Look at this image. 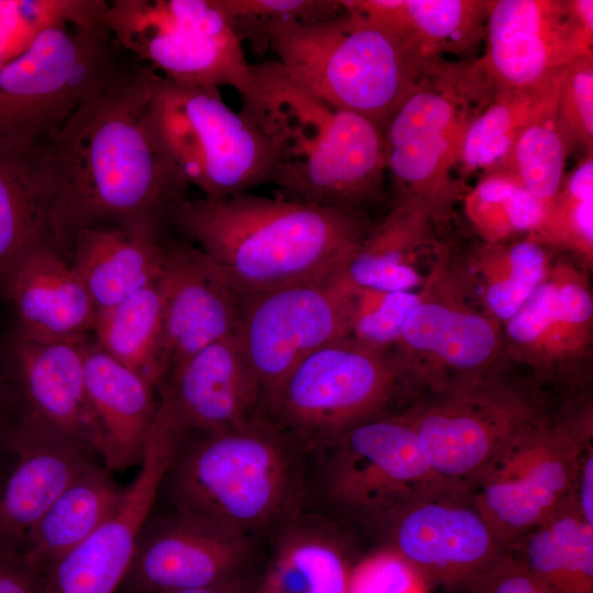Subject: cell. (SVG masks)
Returning <instances> with one entry per match:
<instances>
[{
	"mask_svg": "<svg viewBox=\"0 0 593 593\" xmlns=\"http://www.w3.org/2000/svg\"><path fill=\"white\" fill-rule=\"evenodd\" d=\"M157 72L125 63L38 146L53 189L52 244L68 254L76 235L97 226L168 223L190 187L163 148L148 105Z\"/></svg>",
	"mask_w": 593,
	"mask_h": 593,
	"instance_id": "obj_1",
	"label": "cell"
},
{
	"mask_svg": "<svg viewBox=\"0 0 593 593\" xmlns=\"http://www.w3.org/2000/svg\"><path fill=\"white\" fill-rule=\"evenodd\" d=\"M168 223L219 266L242 299L337 272L372 226L363 211L250 192L186 198Z\"/></svg>",
	"mask_w": 593,
	"mask_h": 593,
	"instance_id": "obj_2",
	"label": "cell"
},
{
	"mask_svg": "<svg viewBox=\"0 0 593 593\" xmlns=\"http://www.w3.org/2000/svg\"><path fill=\"white\" fill-rule=\"evenodd\" d=\"M251 71L256 91L242 112L272 149L270 182L281 198L363 212L378 201L387 174L382 128L318 99L276 59Z\"/></svg>",
	"mask_w": 593,
	"mask_h": 593,
	"instance_id": "obj_3",
	"label": "cell"
},
{
	"mask_svg": "<svg viewBox=\"0 0 593 593\" xmlns=\"http://www.w3.org/2000/svg\"><path fill=\"white\" fill-rule=\"evenodd\" d=\"M164 482L177 515L249 539L282 517L294 495L290 435L264 413L225 429L187 434Z\"/></svg>",
	"mask_w": 593,
	"mask_h": 593,
	"instance_id": "obj_4",
	"label": "cell"
},
{
	"mask_svg": "<svg viewBox=\"0 0 593 593\" xmlns=\"http://www.w3.org/2000/svg\"><path fill=\"white\" fill-rule=\"evenodd\" d=\"M342 3L334 16L276 27L267 47L302 88L383 128L430 58Z\"/></svg>",
	"mask_w": 593,
	"mask_h": 593,
	"instance_id": "obj_5",
	"label": "cell"
},
{
	"mask_svg": "<svg viewBox=\"0 0 593 593\" xmlns=\"http://www.w3.org/2000/svg\"><path fill=\"white\" fill-rule=\"evenodd\" d=\"M494 93L478 59H428L382 128L385 169L396 201L424 203L437 222L449 216L463 191L451 172L466 132Z\"/></svg>",
	"mask_w": 593,
	"mask_h": 593,
	"instance_id": "obj_6",
	"label": "cell"
},
{
	"mask_svg": "<svg viewBox=\"0 0 593 593\" xmlns=\"http://www.w3.org/2000/svg\"><path fill=\"white\" fill-rule=\"evenodd\" d=\"M102 16L43 31L0 69V154L31 155L125 64Z\"/></svg>",
	"mask_w": 593,
	"mask_h": 593,
	"instance_id": "obj_7",
	"label": "cell"
},
{
	"mask_svg": "<svg viewBox=\"0 0 593 593\" xmlns=\"http://www.w3.org/2000/svg\"><path fill=\"white\" fill-rule=\"evenodd\" d=\"M552 412L536 385L494 371L427 392L400 413L436 473L468 485L513 440Z\"/></svg>",
	"mask_w": 593,
	"mask_h": 593,
	"instance_id": "obj_8",
	"label": "cell"
},
{
	"mask_svg": "<svg viewBox=\"0 0 593 593\" xmlns=\"http://www.w3.org/2000/svg\"><path fill=\"white\" fill-rule=\"evenodd\" d=\"M148 114L166 154L203 197H230L270 182L275 158L268 141L217 88L174 82L157 72Z\"/></svg>",
	"mask_w": 593,
	"mask_h": 593,
	"instance_id": "obj_9",
	"label": "cell"
},
{
	"mask_svg": "<svg viewBox=\"0 0 593 593\" xmlns=\"http://www.w3.org/2000/svg\"><path fill=\"white\" fill-rule=\"evenodd\" d=\"M592 414L591 403L553 411L467 485L507 548L574 494L582 458L593 445Z\"/></svg>",
	"mask_w": 593,
	"mask_h": 593,
	"instance_id": "obj_10",
	"label": "cell"
},
{
	"mask_svg": "<svg viewBox=\"0 0 593 593\" xmlns=\"http://www.w3.org/2000/svg\"><path fill=\"white\" fill-rule=\"evenodd\" d=\"M102 21L120 48L178 83L255 96L243 43L214 0H112Z\"/></svg>",
	"mask_w": 593,
	"mask_h": 593,
	"instance_id": "obj_11",
	"label": "cell"
},
{
	"mask_svg": "<svg viewBox=\"0 0 593 593\" xmlns=\"http://www.w3.org/2000/svg\"><path fill=\"white\" fill-rule=\"evenodd\" d=\"M414 388L395 357L350 338L305 357L265 401V415L290 436L328 445L347 429L382 415Z\"/></svg>",
	"mask_w": 593,
	"mask_h": 593,
	"instance_id": "obj_12",
	"label": "cell"
},
{
	"mask_svg": "<svg viewBox=\"0 0 593 593\" xmlns=\"http://www.w3.org/2000/svg\"><path fill=\"white\" fill-rule=\"evenodd\" d=\"M396 344L395 359L413 387L427 392L496 371L504 347L500 322L447 257L424 278Z\"/></svg>",
	"mask_w": 593,
	"mask_h": 593,
	"instance_id": "obj_13",
	"label": "cell"
},
{
	"mask_svg": "<svg viewBox=\"0 0 593 593\" xmlns=\"http://www.w3.org/2000/svg\"><path fill=\"white\" fill-rule=\"evenodd\" d=\"M325 491L339 510L378 527L407 501L447 483L400 412L362 422L328 445Z\"/></svg>",
	"mask_w": 593,
	"mask_h": 593,
	"instance_id": "obj_14",
	"label": "cell"
},
{
	"mask_svg": "<svg viewBox=\"0 0 593 593\" xmlns=\"http://www.w3.org/2000/svg\"><path fill=\"white\" fill-rule=\"evenodd\" d=\"M387 545L444 593H466L507 552L468 488L447 483L395 508L377 527Z\"/></svg>",
	"mask_w": 593,
	"mask_h": 593,
	"instance_id": "obj_15",
	"label": "cell"
},
{
	"mask_svg": "<svg viewBox=\"0 0 593 593\" xmlns=\"http://www.w3.org/2000/svg\"><path fill=\"white\" fill-rule=\"evenodd\" d=\"M339 270L242 299L236 336L264 403L305 357L348 338L350 284Z\"/></svg>",
	"mask_w": 593,
	"mask_h": 593,
	"instance_id": "obj_16",
	"label": "cell"
},
{
	"mask_svg": "<svg viewBox=\"0 0 593 593\" xmlns=\"http://www.w3.org/2000/svg\"><path fill=\"white\" fill-rule=\"evenodd\" d=\"M592 44V0H488L478 61L495 91L527 90L560 78Z\"/></svg>",
	"mask_w": 593,
	"mask_h": 593,
	"instance_id": "obj_17",
	"label": "cell"
},
{
	"mask_svg": "<svg viewBox=\"0 0 593 593\" xmlns=\"http://www.w3.org/2000/svg\"><path fill=\"white\" fill-rule=\"evenodd\" d=\"M181 433L155 419L139 470L114 514L45 572L44 593H116L128 571Z\"/></svg>",
	"mask_w": 593,
	"mask_h": 593,
	"instance_id": "obj_18",
	"label": "cell"
},
{
	"mask_svg": "<svg viewBox=\"0 0 593 593\" xmlns=\"http://www.w3.org/2000/svg\"><path fill=\"white\" fill-rule=\"evenodd\" d=\"M161 337L160 381L202 348L236 335L242 298L219 266L195 245L166 244L158 277Z\"/></svg>",
	"mask_w": 593,
	"mask_h": 593,
	"instance_id": "obj_19",
	"label": "cell"
},
{
	"mask_svg": "<svg viewBox=\"0 0 593 593\" xmlns=\"http://www.w3.org/2000/svg\"><path fill=\"white\" fill-rule=\"evenodd\" d=\"M249 539L227 536L179 515L145 525L122 593H174L243 580Z\"/></svg>",
	"mask_w": 593,
	"mask_h": 593,
	"instance_id": "obj_20",
	"label": "cell"
},
{
	"mask_svg": "<svg viewBox=\"0 0 593 593\" xmlns=\"http://www.w3.org/2000/svg\"><path fill=\"white\" fill-rule=\"evenodd\" d=\"M159 403L186 433L214 432L259 415L264 398L236 335L193 354L157 385Z\"/></svg>",
	"mask_w": 593,
	"mask_h": 593,
	"instance_id": "obj_21",
	"label": "cell"
},
{
	"mask_svg": "<svg viewBox=\"0 0 593 593\" xmlns=\"http://www.w3.org/2000/svg\"><path fill=\"white\" fill-rule=\"evenodd\" d=\"M8 446L13 458L0 480V547L21 552L32 526L94 456L30 418Z\"/></svg>",
	"mask_w": 593,
	"mask_h": 593,
	"instance_id": "obj_22",
	"label": "cell"
},
{
	"mask_svg": "<svg viewBox=\"0 0 593 593\" xmlns=\"http://www.w3.org/2000/svg\"><path fill=\"white\" fill-rule=\"evenodd\" d=\"M86 344L19 336L16 355L29 418L102 460L104 439L86 387Z\"/></svg>",
	"mask_w": 593,
	"mask_h": 593,
	"instance_id": "obj_23",
	"label": "cell"
},
{
	"mask_svg": "<svg viewBox=\"0 0 593 593\" xmlns=\"http://www.w3.org/2000/svg\"><path fill=\"white\" fill-rule=\"evenodd\" d=\"M18 316L19 336L40 342H86L96 306L82 280L59 250L41 245L11 272L5 288Z\"/></svg>",
	"mask_w": 593,
	"mask_h": 593,
	"instance_id": "obj_24",
	"label": "cell"
},
{
	"mask_svg": "<svg viewBox=\"0 0 593 593\" xmlns=\"http://www.w3.org/2000/svg\"><path fill=\"white\" fill-rule=\"evenodd\" d=\"M68 254L99 311L158 279L166 243L160 227L97 226L79 232Z\"/></svg>",
	"mask_w": 593,
	"mask_h": 593,
	"instance_id": "obj_25",
	"label": "cell"
},
{
	"mask_svg": "<svg viewBox=\"0 0 593 593\" xmlns=\"http://www.w3.org/2000/svg\"><path fill=\"white\" fill-rule=\"evenodd\" d=\"M85 377L104 439L102 463L111 471L139 465L157 411L156 387L94 344L85 346Z\"/></svg>",
	"mask_w": 593,
	"mask_h": 593,
	"instance_id": "obj_26",
	"label": "cell"
},
{
	"mask_svg": "<svg viewBox=\"0 0 593 593\" xmlns=\"http://www.w3.org/2000/svg\"><path fill=\"white\" fill-rule=\"evenodd\" d=\"M432 211L415 200H399L392 211L372 225L359 247L340 268L351 286L384 291H413L423 284L418 269L422 251L430 245Z\"/></svg>",
	"mask_w": 593,
	"mask_h": 593,
	"instance_id": "obj_27",
	"label": "cell"
},
{
	"mask_svg": "<svg viewBox=\"0 0 593 593\" xmlns=\"http://www.w3.org/2000/svg\"><path fill=\"white\" fill-rule=\"evenodd\" d=\"M124 492L110 469L89 462L32 526L21 548L24 559L46 572L114 514Z\"/></svg>",
	"mask_w": 593,
	"mask_h": 593,
	"instance_id": "obj_28",
	"label": "cell"
},
{
	"mask_svg": "<svg viewBox=\"0 0 593 593\" xmlns=\"http://www.w3.org/2000/svg\"><path fill=\"white\" fill-rule=\"evenodd\" d=\"M356 557L340 534L290 524L277 540L254 593H347Z\"/></svg>",
	"mask_w": 593,
	"mask_h": 593,
	"instance_id": "obj_29",
	"label": "cell"
},
{
	"mask_svg": "<svg viewBox=\"0 0 593 593\" xmlns=\"http://www.w3.org/2000/svg\"><path fill=\"white\" fill-rule=\"evenodd\" d=\"M552 291L526 362L539 381H573L575 366L592 344L593 298L588 279L573 266H550Z\"/></svg>",
	"mask_w": 593,
	"mask_h": 593,
	"instance_id": "obj_30",
	"label": "cell"
},
{
	"mask_svg": "<svg viewBox=\"0 0 593 593\" xmlns=\"http://www.w3.org/2000/svg\"><path fill=\"white\" fill-rule=\"evenodd\" d=\"M53 189L38 147L27 156L0 154V288L18 264L52 244Z\"/></svg>",
	"mask_w": 593,
	"mask_h": 593,
	"instance_id": "obj_31",
	"label": "cell"
},
{
	"mask_svg": "<svg viewBox=\"0 0 593 593\" xmlns=\"http://www.w3.org/2000/svg\"><path fill=\"white\" fill-rule=\"evenodd\" d=\"M508 551L557 593H593V526L582 517L574 495Z\"/></svg>",
	"mask_w": 593,
	"mask_h": 593,
	"instance_id": "obj_32",
	"label": "cell"
},
{
	"mask_svg": "<svg viewBox=\"0 0 593 593\" xmlns=\"http://www.w3.org/2000/svg\"><path fill=\"white\" fill-rule=\"evenodd\" d=\"M561 77L534 89L495 91L466 132L457 163L465 177L503 166L525 127L556 101Z\"/></svg>",
	"mask_w": 593,
	"mask_h": 593,
	"instance_id": "obj_33",
	"label": "cell"
},
{
	"mask_svg": "<svg viewBox=\"0 0 593 593\" xmlns=\"http://www.w3.org/2000/svg\"><path fill=\"white\" fill-rule=\"evenodd\" d=\"M158 280V279H157ZM154 281L119 303L96 312L94 345L136 371L157 389L161 337V299Z\"/></svg>",
	"mask_w": 593,
	"mask_h": 593,
	"instance_id": "obj_34",
	"label": "cell"
},
{
	"mask_svg": "<svg viewBox=\"0 0 593 593\" xmlns=\"http://www.w3.org/2000/svg\"><path fill=\"white\" fill-rule=\"evenodd\" d=\"M488 0H404L396 36L423 58L466 55L486 36Z\"/></svg>",
	"mask_w": 593,
	"mask_h": 593,
	"instance_id": "obj_35",
	"label": "cell"
},
{
	"mask_svg": "<svg viewBox=\"0 0 593 593\" xmlns=\"http://www.w3.org/2000/svg\"><path fill=\"white\" fill-rule=\"evenodd\" d=\"M473 262L482 304L500 323L527 300L551 266L542 243L533 235L511 245L484 243Z\"/></svg>",
	"mask_w": 593,
	"mask_h": 593,
	"instance_id": "obj_36",
	"label": "cell"
},
{
	"mask_svg": "<svg viewBox=\"0 0 593 593\" xmlns=\"http://www.w3.org/2000/svg\"><path fill=\"white\" fill-rule=\"evenodd\" d=\"M466 214L485 244L504 243L519 233L534 235L547 202L529 193L503 169L482 175L465 197Z\"/></svg>",
	"mask_w": 593,
	"mask_h": 593,
	"instance_id": "obj_37",
	"label": "cell"
},
{
	"mask_svg": "<svg viewBox=\"0 0 593 593\" xmlns=\"http://www.w3.org/2000/svg\"><path fill=\"white\" fill-rule=\"evenodd\" d=\"M555 108L556 101L525 127L500 168L545 202L558 194L569 154L557 126Z\"/></svg>",
	"mask_w": 593,
	"mask_h": 593,
	"instance_id": "obj_38",
	"label": "cell"
},
{
	"mask_svg": "<svg viewBox=\"0 0 593 593\" xmlns=\"http://www.w3.org/2000/svg\"><path fill=\"white\" fill-rule=\"evenodd\" d=\"M542 244L569 249L588 264L593 259V154L585 155L547 202L544 221L533 235Z\"/></svg>",
	"mask_w": 593,
	"mask_h": 593,
	"instance_id": "obj_39",
	"label": "cell"
},
{
	"mask_svg": "<svg viewBox=\"0 0 593 593\" xmlns=\"http://www.w3.org/2000/svg\"><path fill=\"white\" fill-rule=\"evenodd\" d=\"M104 0H0V69L45 30L102 16Z\"/></svg>",
	"mask_w": 593,
	"mask_h": 593,
	"instance_id": "obj_40",
	"label": "cell"
},
{
	"mask_svg": "<svg viewBox=\"0 0 593 593\" xmlns=\"http://www.w3.org/2000/svg\"><path fill=\"white\" fill-rule=\"evenodd\" d=\"M417 300L415 291H384L350 284L348 338L388 353L396 346Z\"/></svg>",
	"mask_w": 593,
	"mask_h": 593,
	"instance_id": "obj_41",
	"label": "cell"
},
{
	"mask_svg": "<svg viewBox=\"0 0 593 593\" xmlns=\"http://www.w3.org/2000/svg\"><path fill=\"white\" fill-rule=\"evenodd\" d=\"M243 43L267 48L269 33L293 22H311L343 11L338 0H214Z\"/></svg>",
	"mask_w": 593,
	"mask_h": 593,
	"instance_id": "obj_42",
	"label": "cell"
},
{
	"mask_svg": "<svg viewBox=\"0 0 593 593\" xmlns=\"http://www.w3.org/2000/svg\"><path fill=\"white\" fill-rule=\"evenodd\" d=\"M556 122L568 153L593 154V52L563 71L556 98Z\"/></svg>",
	"mask_w": 593,
	"mask_h": 593,
	"instance_id": "obj_43",
	"label": "cell"
},
{
	"mask_svg": "<svg viewBox=\"0 0 593 593\" xmlns=\"http://www.w3.org/2000/svg\"><path fill=\"white\" fill-rule=\"evenodd\" d=\"M410 561L381 545L353 563L347 593H438Z\"/></svg>",
	"mask_w": 593,
	"mask_h": 593,
	"instance_id": "obj_44",
	"label": "cell"
},
{
	"mask_svg": "<svg viewBox=\"0 0 593 593\" xmlns=\"http://www.w3.org/2000/svg\"><path fill=\"white\" fill-rule=\"evenodd\" d=\"M466 593H557L510 551Z\"/></svg>",
	"mask_w": 593,
	"mask_h": 593,
	"instance_id": "obj_45",
	"label": "cell"
},
{
	"mask_svg": "<svg viewBox=\"0 0 593 593\" xmlns=\"http://www.w3.org/2000/svg\"><path fill=\"white\" fill-rule=\"evenodd\" d=\"M45 572L20 551L0 547V593H44Z\"/></svg>",
	"mask_w": 593,
	"mask_h": 593,
	"instance_id": "obj_46",
	"label": "cell"
},
{
	"mask_svg": "<svg viewBox=\"0 0 593 593\" xmlns=\"http://www.w3.org/2000/svg\"><path fill=\"white\" fill-rule=\"evenodd\" d=\"M574 499L584 521L593 526V445L586 449L582 458Z\"/></svg>",
	"mask_w": 593,
	"mask_h": 593,
	"instance_id": "obj_47",
	"label": "cell"
},
{
	"mask_svg": "<svg viewBox=\"0 0 593 593\" xmlns=\"http://www.w3.org/2000/svg\"><path fill=\"white\" fill-rule=\"evenodd\" d=\"M174 593H254V591L243 580H239L226 584L183 590Z\"/></svg>",
	"mask_w": 593,
	"mask_h": 593,
	"instance_id": "obj_48",
	"label": "cell"
}]
</instances>
